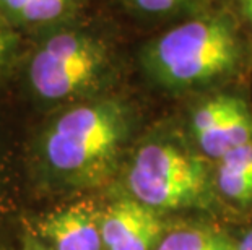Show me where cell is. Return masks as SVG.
<instances>
[{
  "instance_id": "cell-1",
  "label": "cell",
  "mask_w": 252,
  "mask_h": 250,
  "mask_svg": "<svg viewBox=\"0 0 252 250\" xmlns=\"http://www.w3.org/2000/svg\"><path fill=\"white\" fill-rule=\"evenodd\" d=\"M145 73L166 91L236 82L252 70V34L226 5L174 23L142 51Z\"/></svg>"
},
{
  "instance_id": "cell-2",
  "label": "cell",
  "mask_w": 252,
  "mask_h": 250,
  "mask_svg": "<svg viewBox=\"0 0 252 250\" xmlns=\"http://www.w3.org/2000/svg\"><path fill=\"white\" fill-rule=\"evenodd\" d=\"M128 132V114L116 101L68 109L44 135L46 161L72 180L93 182L109 171Z\"/></svg>"
},
{
  "instance_id": "cell-3",
  "label": "cell",
  "mask_w": 252,
  "mask_h": 250,
  "mask_svg": "<svg viewBox=\"0 0 252 250\" xmlns=\"http://www.w3.org/2000/svg\"><path fill=\"white\" fill-rule=\"evenodd\" d=\"M127 185L133 200L155 211L181 210L205 200L208 172L200 156L173 140L157 138L133 154Z\"/></svg>"
},
{
  "instance_id": "cell-4",
  "label": "cell",
  "mask_w": 252,
  "mask_h": 250,
  "mask_svg": "<svg viewBox=\"0 0 252 250\" xmlns=\"http://www.w3.org/2000/svg\"><path fill=\"white\" fill-rule=\"evenodd\" d=\"M108 63V51L98 38L68 29L49 36L30 62V83L42 99L61 101L90 88Z\"/></svg>"
},
{
  "instance_id": "cell-5",
  "label": "cell",
  "mask_w": 252,
  "mask_h": 250,
  "mask_svg": "<svg viewBox=\"0 0 252 250\" xmlns=\"http://www.w3.org/2000/svg\"><path fill=\"white\" fill-rule=\"evenodd\" d=\"M189 132L203 158L218 161L252 141V104L238 91H218L197 103L189 117Z\"/></svg>"
},
{
  "instance_id": "cell-6",
  "label": "cell",
  "mask_w": 252,
  "mask_h": 250,
  "mask_svg": "<svg viewBox=\"0 0 252 250\" xmlns=\"http://www.w3.org/2000/svg\"><path fill=\"white\" fill-rule=\"evenodd\" d=\"M106 250H153L164 234L158 211L137 200H119L109 205L99 220Z\"/></svg>"
},
{
  "instance_id": "cell-7",
  "label": "cell",
  "mask_w": 252,
  "mask_h": 250,
  "mask_svg": "<svg viewBox=\"0 0 252 250\" xmlns=\"http://www.w3.org/2000/svg\"><path fill=\"white\" fill-rule=\"evenodd\" d=\"M99 220L93 203L83 201L46 216L39 232L51 250H103Z\"/></svg>"
},
{
  "instance_id": "cell-8",
  "label": "cell",
  "mask_w": 252,
  "mask_h": 250,
  "mask_svg": "<svg viewBox=\"0 0 252 250\" xmlns=\"http://www.w3.org/2000/svg\"><path fill=\"white\" fill-rule=\"evenodd\" d=\"M213 182L221 198L236 208L252 206V141L218 159Z\"/></svg>"
},
{
  "instance_id": "cell-9",
  "label": "cell",
  "mask_w": 252,
  "mask_h": 250,
  "mask_svg": "<svg viewBox=\"0 0 252 250\" xmlns=\"http://www.w3.org/2000/svg\"><path fill=\"white\" fill-rule=\"evenodd\" d=\"M77 0H0V13L17 25H47L63 18Z\"/></svg>"
},
{
  "instance_id": "cell-10",
  "label": "cell",
  "mask_w": 252,
  "mask_h": 250,
  "mask_svg": "<svg viewBox=\"0 0 252 250\" xmlns=\"http://www.w3.org/2000/svg\"><path fill=\"white\" fill-rule=\"evenodd\" d=\"M153 250H233V236L213 227H181L163 234Z\"/></svg>"
},
{
  "instance_id": "cell-11",
  "label": "cell",
  "mask_w": 252,
  "mask_h": 250,
  "mask_svg": "<svg viewBox=\"0 0 252 250\" xmlns=\"http://www.w3.org/2000/svg\"><path fill=\"white\" fill-rule=\"evenodd\" d=\"M133 13L145 20L182 21L213 8V0H126Z\"/></svg>"
},
{
  "instance_id": "cell-12",
  "label": "cell",
  "mask_w": 252,
  "mask_h": 250,
  "mask_svg": "<svg viewBox=\"0 0 252 250\" xmlns=\"http://www.w3.org/2000/svg\"><path fill=\"white\" fill-rule=\"evenodd\" d=\"M17 47V36L7 21L0 20V68L12 58Z\"/></svg>"
},
{
  "instance_id": "cell-13",
  "label": "cell",
  "mask_w": 252,
  "mask_h": 250,
  "mask_svg": "<svg viewBox=\"0 0 252 250\" xmlns=\"http://www.w3.org/2000/svg\"><path fill=\"white\" fill-rule=\"evenodd\" d=\"M229 7L233 8L236 17L252 34V0H229Z\"/></svg>"
},
{
  "instance_id": "cell-14",
  "label": "cell",
  "mask_w": 252,
  "mask_h": 250,
  "mask_svg": "<svg viewBox=\"0 0 252 250\" xmlns=\"http://www.w3.org/2000/svg\"><path fill=\"white\" fill-rule=\"evenodd\" d=\"M233 250H252V227L246 229L239 237H233Z\"/></svg>"
},
{
  "instance_id": "cell-15",
  "label": "cell",
  "mask_w": 252,
  "mask_h": 250,
  "mask_svg": "<svg viewBox=\"0 0 252 250\" xmlns=\"http://www.w3.org/2000/svg\"><path fill=\"white\" fill-rule=\"evenodd\" d=\"M25 250H51L47 246H44L42 242H39V241H30L26 242V247H25Z\"/></svg>"
}]
</instances>
